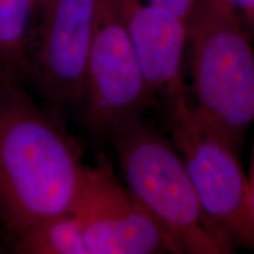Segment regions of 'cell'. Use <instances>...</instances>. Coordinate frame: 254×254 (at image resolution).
Wrapping results in <instances>:
<instances>
[{
	"instance_id": "obj_8",
	"label": "cell",
	"mask_w": 254,
	"mask_h": 254,
	"mask_svg": "<svg viewBox=\"0 0 254 254\" xmlns=\"http://www.w3.org/2000/svg\"><path fill=\"white\" fill-rule=\"evenodd\" d=\"M120 8L148 88L165 97L171 112L187 104L183 59L187 21L170 9L146 0H120Z\"/></svg>"
},
{
	"instance_id": "obj_1",
	"label": "cell",
	"mask_w": 254,
	"mask_h": 254,
	"mask_svg": "<svg viewBox=\"0 0 254 254\" xmlns=\"http://www.w3.org/2000/svg\"><path fill=\"white\" fill-rule=\"evenodd\" d=\"M55 111L14 82L0 84V231L8 245L28 227L71 211L85 171Z\"/></svg>"
},
{
	"instance_id": "obj_13",
	"label": "cell",
	"mask_w": 254,
	"mask_h": 254,
	"mask_svg": "<svg viewBox=\"0 0 254 254\" xmlns=\"http://www.w3.org/2000/svg\"><path fill=\"white\" fill-rule=\"evenodd\" d=\"M249 196H250V206L251 212H252L253 219H254V142L252 148V158H251V167L249 176Z\"/></svg>"
},
{
	"instance_id": "obj_14",
	"label": "cell",
	"mask_w": 254,
	"mask_h": 254,
	"mask_svg": "<svg viewBox=\"0 0 254 254\" xmlns=\"http://www.w3.org/2000/svg\"><path fill=\"white\" fill-rule=\"evenodd\" d=\"M33 1H34V5H36V8H37V5H38V2H39L40 0H33Z\"/></svg>"
},
{
	"instance_id": "obj_2",
	"label": "cell",
	"mask_w": 254,
	"mask_h": 254,
	"mask_svg": "<svg viewBox=\"0 0 254 254\" xmlns=\"http://www.w3.org/2000/svg\"><path fill=\"white\" fill-rule=\"evenodd\" d=\"M112 136L126 186L170 236L179 253L228 254L234 245L202 207L173 144L140 114L113 126Z\"/></svg>"
},
{
	"instance_id": "obj_7",
	"label": "cell",
	"mask_w": 254,
	"mask_h": 254,
	"mask_svg": "<svg viewBox=\"0 0 254 254\" xmlns=\"http://www.w3.org/2000/svg\"><path fill=\"white\" fill-rule=\"evenodd\" d=\"M71 211L90 254L179 253L150 212L104 165L85 167Z\"/></svg>"
},
{
	"instance_id": "obj_4",
	"label": "cell",
	"mask_w": 254,
	"mask_h": 254,
	"mask_svg": "<svg viewBox=\"0 0 254 254\" xmlns=\"http://www.w3.org/2000/svg\"><path fill=\"white\" fill-rule=\"evenodd\" d=\"M172 141L208 217L234 246L254 250L249 178L237 155L238 142L189 104L172 112Z\"/></svg>"
},
{
	"instance_id": "obj_6",
	"label": "cell",
	"mask_w": 254,
	"mask_h": 254,
	"mask_svg": "<svg viewBox=\"0 0 254 254\" xmlns=\"http://www.w3.org/2000/svg\"><path fill=\"white\" fill-rule=\"evenodd\" d=\"M98 0H40L31 56L34 81L53 111L82 103Z\"/></svg>"
},
{
	"instance_id": "obj_5",
	"label": "cell",
	"mask_w": 254,
	"mask_h": 254,
	"mask_svg": "<svg viewBox=\"0 0 254 254\" xmlns=\"http://www.w3.org/2000/svg\"><path fill=\"white\" fill-rule=\"evenodd\" d=\"M152 99L124 23L120 0H98L80 105L85 125L93 132L110 133L118 123L140 114Z\"/></svg>"
},
{
	"instance_id": "obj_12",
	"label": "cell",
	"mask_w": 254,
	"mask_h": 254,
	"mask_svg": "<svg viewBox=\"0 0 254 254\" xmlns=\"http://www.w3.org/2000/svg\"><path fill=\"white\" fill-rule=\"evenodd\" d=\"M146 1L170 9L187 21L198 0H146Z\"/></svg>"
},
{
	"instance_id": "obj_11",
	"label": "cell",
	"mask_w": 254,
	"mask_h": 254,
	"mask_svg": "<svg viewBox=\"0 0 254 254\" xmlns=\"http://www.w3.org/2000/svg\"><path fill=\"white\" fill-rule=\"evenodd\" d=\"M236 13L244 25L254 30V0H219Z\"/></svg>"
},
{
	"instance_id": "obj_9",
	"label": "cell",
	"mask_w": 254,
	"mask_h": 254,
	"mask_svg": "<svg viewBox=\"0 0 254 254\" xmlns=\"http://www.w3.org/2000/svg\"><path fill=\"white\" fill-rule=\"evenodd\" d=\"M33 0H0V84L34 81L31 56Z\"/></svg>"
},
{
	"instance_id": "obj_10",
	"label": "cell",
	"mask_w": 254,
	"mask_h": 254,
	"mask_svg": "<svg viewBox=\"0 0 254 254\" xmlns=\"http://www.w3.org/2000/svg\"><path fill=\"white\" fill-rule=\"evenodd\" d=\"M9 250L18 254H90L80 222L72 211L32 225Z\"/></svg>"
},
{
	"instance_id": "obj_3",
	"label": "cell",
	"mask_w": 254,
	"mask_h": 254,
	"mask_svg": "<svg viewBox=\"0 0 254 254\" xmlns=\"http://www.w3.org/2000/svg\"><path fill=\"white\" fill-rule=\"evenodd\" d=\"M187 44L196 107L238 142L254 123V51L244 23L219 0H198Z\"/></svg>"
}]
</instances>
